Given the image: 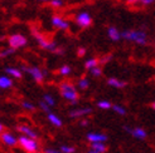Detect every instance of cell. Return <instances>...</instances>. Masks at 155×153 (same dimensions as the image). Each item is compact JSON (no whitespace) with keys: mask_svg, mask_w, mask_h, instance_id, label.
Wrapping results in <instances>:
<instances>
[{"mask_svg":"<svg viewBox=\"0 0 155 153\" xmlns=\"http://www.w3.org/2000/svg\"><path fill=\"white\" fill-rule=\"evenodd\" d=\"M122 39H125L127 42L135 43L137 45H145L148 44V34L144 30H139V29H127L121 32Z\"/></svg>","mask_w":155,"mask_h":153,"instance_id":"obj_1","label":"cell"},{"mask_svg":"<svg viewBox=\"0 0 155 153\" xmlns=\"http://www.w3.org/2000/svg\"><path fill=\"white\" fill-rule=\"evenodd\" d=\"M59 93L69 103L78 102L80 94H78V92H77L76 87L73 86V83H71V82H62L59 84Z\"/></svg>","mask_w":155,"mask_h":153,"instance_id":"obj_2","label":"cell"},{"mask_svg":"<svg viewBox=\"0 0 155 153\" xmlns=\"http://www.w3.org/2000/svg\"><path fill=\"white\" fill-rule=\"evenodd\" d=\"M33 36H34V39L37 40L38 45H39L42 49H45V50L52 52V53H56V54H59V55L64 53V50L62 49V48H59L58 44H57L56 42H49V40H47L43 34L35 32V30L33 32Z\"/></svg>","mask_w":155,"mask_h":153,"instance_id":"obj_3","label":"cell"},{"mask_svg":"<svg viewBox=\"0 0 155 153\" xmlns=\"http://www.w3.org/2000/svg\"><path fill=\"white\" fill-rule=\"evenodd\" d=\"M21 72L29 74L37 83H43L44 79H45V76H47V70L42 69V68L37 67V65H32V67L23 65L21 67Z\"/></svg>","mask_w":155,"mask_h":153,"instance_id":"obj_4","label":"cell"},{"mask_svg":"<svg viewBox=\"0 0 155 153\" xmlns=\"http://www.w3.org/2000/svg\"><path fill=\"white\" fill-rule=\"evenodd\" d=\"M18 144L27 153H37L38 148H39L37 139L28 138V137H25V136H20L19 137V138H18Z\"/></svg>","mask_w":155,"mask_h":153,"instance_id":"obj_5","label":"cell"},{"mask_svg":"<svg viewBox=\"0 0 155 153\" xmlns=\"http://www.w3.org/2000/svg\"><path fill=\"white\" fill-rule=\"evenodd\" d=\"M8 44H9V47L13 48V49H19V48H23L25 47L28 44V39L25 35L23 34H19V33H15V34H12L8 36Z\"/></svg>","mask_w":155,"mask_h":153,"instance_id":"obj_6","label":"cell"},{"mask_svg":"<svg viewBox=\"0 0 155 153\" xmlns=\"http://www.w3.org/2000/svg\"><path fill=\"white\" fill-rule=\"evenodd\" d=\"M92 21L94 20H92V17H91V14L88 11H81L74 17V23L82 29L91 27Z\"/></svg>","mask_w":155,"mask_h":153,"instance_id":"obj_7","label":"cell"},{"mask_svg":"<svg viewBox=\"0 0 155 153\" xmlns=\"http://www.w3.org/2000/svg\"><path fill=\"white\" fill-rule=\"evenodd\" d=\"M51 24L53 28H56L58 30H63V32L69 29V21L64 17H62V15H53L51 18Z\"/></svg>","mask_w":155,"mask_h":153,"instance_id":"obj_8","label":"cell"},{"mask_svg":"<svg viewBox=\"0 0 155 153\" xmlns=\"http://www.w3.org/2000/svg\"><path fill=\"white\" fill-rule=\"evenodd\" d=\"M0 139L8 147H15L18 144V138L12 132H3L0 134Z\"/></svg>","mask_w":155,"mask_h":153,"instance_id":"obj_9","label":"cell"},{"mask_svg":"<svg viewBox=\"0 0 155 153\" xmlns=\"http://www.w3.org/2000/svg\"><path fill=\"white\" fill-rule=\"evenodd\" d=\"M124 129H125L127 133H130L133 137L137 138V139H145V138H146V136H148V133H146L145 129L139 128V127H136V128H131V127H129V126H125V127H124Z\"/></svg>","mask_w":155,"mask_h":153,"instance_id":"obj_10","label":"cell"},{"mask_svg":"<svg viewBox=\"0 0 155 153\" xmlns=\"http://www.w3.org/2000/svg\"><path fill=\"white\" fill-rule=\"evenodd\" d=\"M17 131L19 133H21V136H25L28 138H32V139H37L38 138V133L35 131H33L30 127L24 126V124H19L17 126Z\"/></svg>","mask_w":155,"mask_h":153,"instance_id":"obj_11","label":"cell"},{"mask_svg":"<svg viewBox=\"0 0 155 153\" xmlns=\"http://www.w3.org/2000/svg\"><path fill=\"white\" fill-rule=\"evenodd\" d=\"M86 138L91 143H105L107 141V136L98 132H91V133H87Z\"/></svg>","mask_w":155,"mask_h":153,"instance_id":"obj_12","label":"cell"},{"mask_svg":"<svg viewBox=\"0 0 155 153\" xmlns=\"http://www.w3.org/2000/svg\"><path fill=\"white\" fill-rule=\"evenodd\" d=\"M92 113V108L91 107H84V108H76L73 111L69 112V117L71 118H82L86 117L88 114Z\"/></svg>","mask_w":155,"mask_h":153,"instance_id":"obj_13","label":"cell"},{"mask_svg":"<svg viewBox=\"0 0 155 153\" xmlns=\"http://www.w3.org/2000/svg\"><path fill=\"white\" fill-rule=\"evenodd\" d=\"M107 36H108V39L115 42V43L116 42H120L122 39L121 32L116 27H108L107 28Z\"/></svg>","mask_w":155,"mask_h":153,"instance_id":"obj_14","label":"cell"},{"mask_svg":"<svg viewBox=\"0 0 155 153\" xmlns=\"http://www.w3.org/2000/svg\"><path fill=\"white\" fill-rule=\"evenodd\" d=\"M5 74L9 75L10 78H15V79H20L23 76V72L21 69H18V68H14V67H6L4 69Z\"/></svg>","mask_w":155,"mask_h":153,"instance_id":"obj_15","label":"cell"},{"mask_svg":"<svg viewBox=\"0 0 155 153\" xmlns=\"http://www.w3.org/2000/svg\"><path fill=\"white\" fill-rule=\"evenodd\" d=\"M13 78H10L9 75H0V89H9L13 87Z\"/></svg>","mask_w":155,"mask_h":153,"instance_id":"obj_16","label":"cell"},{"mask_svg":"<svg viewBox=\"0 0 155 153\" xmlns=\"http://www.w3.org/2000/svg\"><path fill=\"white\" fill-rule=\"evenodd\" d=\"M107 84H108L110 87L117 88V89H122V88H125V87L127 86L126 82L120 80V79H117V78H108V79H107Z\"/></svg>","mask_w":155,"mask_h":153,"instance_id":"obj_17","label":"cell"},{"mask_svg":"<svg viewBox=\"0 0 155 153\" xmlns=\"http://www.w3.org/2000/svg\"><path fill=\"white\" fill-rule=\"evenodd\" d=\"M107 151V147L105 143H91V148L88 153H105Z\"/></svg>","mask_w":155,"mask_h":153,"instance_id":"obj_18","label":"cell"},{"mask_svg":"<svg viewBox=\"0 0 155 153\" xmlns=\"http://www.w3.org/2000/svg\"><path fill=\"white\" fill-rule=\"evenodd\" d=\"M48 120L51 122V123L54 126V127H57V128H61L62 126H63V122H62V119L57 116V114H54V113H48Z\"/></svg>","mask_w":155,"mask_h":153,"instance_id":"obj_19","label":"cell"},{"mask_svg":"<svg viewBox=\"0 0 155 153\" xmlns=\"http://www.w3.org/2000/svg\"><path fill=\"white\" fill-rule=\"evenodd\" d=\"M98 64H100V59H97V58H88L86 62H84V68L88 69V70H91V69H94V68L98 67Z\"/></svg>","mask_w":155,"mask_h":153,"instance_id":"obj_20","label":"cell"},{"mask_svg":"<svg viewBox=\"0 0 155 153\" xmlns=\"http://www.w3.org/2000/svg\"><path fill=\"white\" fill-rule=\"evenodd\" d=\"M77 87H78L81 90L88 89V87H90V80H88V78H86V76H83V78H80L78 82H77Z\"/></svg>","mask_w":155,"mask_h":153,"instance_id":"obj_21","label":"cell"},{"mask_svg":"<svg viewBox=\"0 0 155 153\" xmlns=\"http://www.w3.org/2000/svg\"><path fill=\"white\" fill-rule=\"evenodd\" d=\"M43 102L47 103V104L51 107V108H52V107L56 105V99H54V98H53V95H52V94H49V93L43 94Z\"/></svg>","mask_w":155,"mask_h":153,"instance_id":"obj_22","label":"cell"},{"mask_svg":"<svg viewBox=\"0 0 155 153\" xmlns=\"http://www.w3.org/2000/svg\"><path fill=\"white\" fill-rule=\"evenodd\" d=\"M58 73L61 74V75H63V76H66V75H69L72 73V68L69 67L68 64H63L61 68H59V70H58Z\"/></svg>","mask_w":155,"mask_h":153,"instance_id":"obj_23","label":"cell"},{"mask_svg":"<svg viewBox=\"0 0 155 153\" xmlns=\"http://www.w3.org/2000/svg\"><path fill=\"white\" fill-rule=\"evenodd\" d=\"M96 105L100 109H105V111H106V109H111V108H112V104H111L110 102H108V101H98Z\"/></svg>","mask_w":155,"mask_h":153,"instance_id":"obj_24","label":"cell"},{"mask_svg":"<svg viewBox=\"0 0 155 153\" xmlns=\"http://www.w3.org/2000/svg\"><path fill=\"white\" fill-rule=\"evenodd\" d=\"M112 109H114L115 113L120 114V116H125V114H126V109L124 108L122 105H120V104H114L112 105Z\"/></svg>","mask_w":155,"mask_h":153,"instance_id":"obj_25","label":"cell"},{"mask_svg":"<svg viewBox=\"0 0 155 153\" xmlns=\"http://www.w3.org/2000/svg\"><path fill=\"white\" fill-rule=\"evenodd\" d=\"M90 73H91V75H92V76H95V78H100V76L102 75L104 70H102V68L98 65V67L94 68V69H91V70H90Z\"/></svg>","mask_w":155,"mask_h":153,"instance_id":"obj_26","label":"cell"},{"mask_svg":"<svg viewBox=\"0 0 155 153\" xmlns=\"http://www.w3.org/2000/svg\"><path fill=\"white\" fill-rule=\"evenodd\" d=\"M15 53V49H13V48H6V49H4V50H2L0 52V58H6V57H10V55H13Z\"/></svg>","mask_w":155,"mask_h":153,"instance_id":"obj_27","label":"cell"},{"mask_svg":"<svg viewBox=\"0 0 155 153\" xmlns=\"http://www.w3.org/2000/svg\"><path fill=\"white\" fill-rule=\"evenodd\" d=\"M21 107H23V108H24L25 111H29V112L35 111V105H34L33 103L28 102V101H23V102H21Z\"/></svg>","mask_w":155,"mask_h":153,"instance_id":"obj_28","label":"cell"},{"mask_svg":"<svg viewBox=\"0 0 155 153\" xmlns=\"http://www.w3.org/2000/svg\"><path fill=\"white\" fill-rule=\"evenodd\" d=\"M49 5L52 8H56V9H59V8H62L64 5V2L63 0H52V2L49 3Z\"/></svg>","mask_w":155,"mask_h":153,"instance_id":"obj_29","label":"cell"},{"mask_svg":"<svg viewBox=\"0 0 155 153\" xmlns=\"http://www.w3.org/2000/svg\"><path fill=\"white\" fill-rule=\"evenodd\" d=\"M59 151L63 152V153H74V152H76L74 147H69V146H66V144L61 146V147H59Z\"/></svg>","mask_w":155,"mask_h":153,"instance_id":"obj_30","label":"cell"},{"mask_svg":"<svg viewBox=\"0 0 155 153\" xmlns=\"http://www.w3.org/2000/svg\"><path fill=\"white\" fill-rule=\"evenodd\" d=\"M39 107H41V109L43 111V112H45V113H51V107L47 104V103H45V102H43V101H41L39 102Z\"/></svg>","mask_w":155,"mask_h":153,"instance_id":"obj_31","label":"cell"},{"mask_svg":"<svg viewBox=\"0 0 155 153\" xmlns=\"http://www.w3.org/2000/svg\"><path fill=\"white\" fill-rule=\"evenodd\" d=\"M111 59H112V55L111 54H107V55H105V57H102L101 59H100V63H101V64H106V63L110 62Z\"/></svg>","mask_w":155,"mask_h":153,"instance_id":"obj_32","label":"cell"},{"mask_svg":"<svg viewBox=\"0 0 155 153\" xmlns=\"http://www.w3.org/2000/svg\"><path fill=\"white\" fill-rule=\"evenodd\" d=\"M155 3V0H139V4L140 5H144V6H149L151 4Z\"/></svg>","mask_w":155,"mask_h":153,"instance_id":"obj_33","label":"cell"},{"mask_svg":"<svg viewBox=\"0 0 155 153\" xmlns=\"http://www.w3.org/2000/svg\"><path fill=\"white\" fill-rule=\"evenodd\" d=\"M84 54H86V49H84V48H78V50H77V55L83 57Z\"/></svg>","mask_w":155,"mask_h":153,"instance_id":"obj_34","label":"cell"},{"mask_svg":"<svg viewBox=\"0 0 155 153\" xmlns=\"http://www.w3.org/2000/svg\"><path fill=\"white\" fill-rule=\"evenodd\" d=\"M44 153H63V152L57 151V149H52V148H47V149H44Z\"/></svg>","mask_w":155,"mask_h":153,"instance_id":"obj_35","label":"cell"},{"mask_svg":"<svg viewBox=\"0 0 155 153\" xmlns=\"http://www.w3.org/2000/svg\"><path fill=\"white\" fill-rule=\"evenodd\" d=\"M126 3L129 5H135V4H139V0H126Z\"/></svg>","mask_w":155,"mask_h":153,"instance_id":"obj_36","label":"cell"},{"mask_svg":"<svg viewBox=\"0 0 155 153\" xmlns=\"http://www.w3.org/2000/svg\"><path fill=\"white\" fill-rule=\"evenodd\" d=\"M88 123H90V122H88L87 119H82V120H81V123H80V124H81L82 127H87V126H88Z\"/></svg>","mask_w":155,"mask_h":153,"instance_id":"obj_37","label":"cell"},{"mask_svg":"<svg viewBox=\"0 0 155 153\" xmlns=\"http://www.w3.org/2000/svg\"><path fill=\"white\" fill-rule=\"evenodd\" d=\"M37 2H39V3H51L52 0H37Z\"/></svg>","mask_w":155,"mask_h":153,"instance_id":"obj_38","label":"cell"},{"mask_svg":"<svg viewBox=\"0 0 155 153\" xmlns=\"http://www.w3.org/2000/svg\"><path fill=\"white\" fill-rule=\"evenodd\" d=\"M4 132V126L2 124V123H0V134H2Z\"/></svg>","mask_w":155,"mask_h":153,"instance_id":"obj_39","label":"cell"},{"mask_svg":"<svg viewBox=\"0 0 155 153\" xmlns=\"http://www.w3.org/2000/svg\"><path fill=\"white\" fill-rule=\"evenodd\" d=\"M151 108L155 111V102H153V103H151Z\"/></svg>","mask_w":155,"mask_h":153,"instance_id":"obj_40","label":"cell"}]
</instances>
